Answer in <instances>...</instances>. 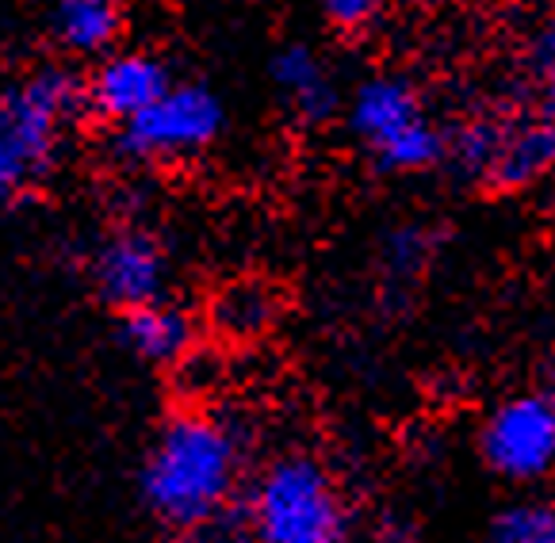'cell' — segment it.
Wrapping results in <instances>:
<instances>
[{
	"mask_svg": "<svg viewBox=\"0 0 555 543\" xmlns=\"http://www.w3.org/2000/svg\"><path fill=\"white\" fill-rule=\"evenodd\" d=\"M139 490L169 532L211 535L245 494V432L219 410H177L142 455Z\"/></svg>",
	"mask_w": 555,
	"mask_h": 543,
	"instance_id": "cell-1",
	"label": "cell"
},
{
	"mask_svg": "<svg viewBox=\"0 0 555 543\" xmlns=\"http://www.w3.org/2000/svg\"><path fill=\"white\" fill-rule=\"evenodd\" d=\"M81 115L85 77L69 65H39L0 89V207L31 195L54 172Z\"/></svg>",
	"mask_w": 555,
	"mask_h": 543,
	"instance_id": "cell-2",
	"label": "cell"
},
{
	"mask_svg": "<svg viewBox=\"0 0 555 543\" xmlns=\"http://www.w3.org/2000/svg\"><path fill=\"white\" fill-rule=\"evenodd\" d=\"M249 543H349L352 505L330 463L302 448L272 455L245 482Z\"/></svg>",
	"mask_w": 555,
	"mask_h": 543,
	"instance_id": "cell-3",
	"label": "cell"
},
{
	"mask_svg": "<svg viewBox=\"0 0 555 543\" xmlns=\"http://www.w3.org/2000/svg\"><path fill=\"white\" fill-rule=\"evenodd\" d=\"M352 139L384 172H429L449 161V130L402 74H372L345 104Z\"/></svg>",
	"mask_w": 555,
	"mask_h": 543,
	"instance_id": "cell-4",
	"label": "cell"
},
{
	"mask_svg": "<svg viewBox=\"0 0 555 543\" xmlns=\"http://www.w3.org/2000/svg\"><path fill=\"white\" fill-rule=\"evenodd\" d=\"M449 161L490 192H525L555 172V122L532 107L475 115L449 130Z\"/></svg>",
	"mask_w": 555,
	"mask_h": 543,
	"instance_id": "cell-5",
	"label": "cell"
},
{
	"mask_svg": "<svg viewBox=\"0 0 555 543\" xmlns=\"http://www.w3.org/2000/svg\"><path fill=\"white\" fill-rule=\"evenodd\" d=\"M227 130V104L204 81H177L157 104L115 127L112 150L131 165H184L204 157Z\"/></svg>",
	"mask_w": 555,
	"mask_h": 543,
	"instance_id": "cell-6",
	"label": "cell"
},
{
	"mask_svg": "<svg viewBox=\"0 0 555 543\" xmlns=\"http://www.w3.org/2000/svg\"><path fill=\"white\" fill-rule=\"evenodd\" d=\"M475 444L494 479L532 490L555 475V405L544 390H514L490 405Z\"/></svg>",
	"mask_w": 555,
	"mask_h": 543,
	"instance_id": "cell-7",
	"label": "cell"
},
{
	"mask_svg": "<svg viewBox=\"0 0 555 543\" xmlns=\"http://www.w3.org/2000/svg\"><path fill=\"white\" fill-rule=\"evenodd\" d=\"M169 249L154 230L139 222L107 230L89 257L92 287L119 314L169 299Z\"/></svg>",
	"mask_w": 555,
	"mask_h": 543,
	"instance_id": "cell-8",
	"label": "cell"
},
{
	"mask_svg": "<svg viewBox=\"0 0 555 543\" xmlns=\"http://www.w3.org/2000/svg\"><path fill=\"white\" fill-rule=\"evenodd\" d=\"M172 85L177 81H172V69L162 54L119 47L100 57L92 65V74L85 77V112L112 122V127H122L146 112L150 104H157Z\"/></svg>",
	"mask_w": 555,
	"mask_h": 543,
	"instance_id": "cell-9",
	"label": "cell"
},
{
	"mask_svg": "<svg viewBox=\"0 0 555 543\" xmlns=\"http://www.w3.org/2000/svg\"><path fill=\"white\" fill-rule=\"evenodd\" d=\"M269 81L292 119H299L302 127H322L341 112V89L334 81V69L307 42H284L272 50Z\"/></svg>",
	"mask_w": 555,
	"mask_h": 543,
	"instance_id": "cell-10",
	"label": "cell"
},
{
	"mask_svg": "<svg viewBox=\"0 0 555 543\" xmlns=\"http://www.w3.org/2000/svg\"><path fill=\"white\" fill-rule=\"evenodd\" d=\"M196 318L177 302L162 299L150 307L119 314V341L134 360L154 367H172L196 352Z\"/></svg>",
	"mask_w": 555,
	"mask_h": 543,
	"instance_id": "cell-11",
	"label": "cell"
},
{
	"mask_svg": "<svg viewBox=\"0 0 555 543\" xmlns=\"http://www.w3.org/2000/svg\"><path fill=\"white\" fill-rule=\"evenodd\" d=\"M47 27L57 50L100 62L104 54L119 50L127 0H50Z\"/></svg>",
	"mask_w": 555,
	"mask_h": 543,
	"instance_id": "cell-12",
	"label": "cell"
},
{
	"mask_svg": "<svg viewBox=\"0 0 555 543\" xmlns=\"http://www.w3.org/2000/svg\"><path fill=\"white\" fill-rule=\"evenodd\" d=\"M211 325L230 341H254L269 333L280 318V292L264 280H234L219 287L207 310Z\"/></svg>",
	"mask_w": 555,
	"mask_h": 543,
	"instance_id": "cell-13",
	"label": "cell"
},
{
	"mask_svg": "<svg viewBox=\"0 0 555 543\" xmlns=\"http://www.w3.org/2000/svg\"><path fill=\"white\" fill-rule=\"evenodd\" d=\"M482 543H555V497L521 494L502 505Z\"/></svg>",
	"mask_w": 555,
	"mask_h": 543,
	"instance_id": "cell-14",
	"label": "cell"
},
{
	"mask_svg": "<svg viewBox=\"0 0 555 543\" xmlns=\"http://www.w3.org/2000/svg\"><path fill=\"white\" fill-rule=\"evenodd\" d=\"M525 81L529 107L555 122V16H547L525 42Z\"/></svg>",
	"mask_w": 555,
	"mask_h": 543,
	"instance_id": "cell-15",
	"label": "cell"
},
{
	"mask_svg": "<svg viewBox=\"0 0 555 543\" xmlns=\"http://www.w3.org/2000/svg\"><path fill=\"white\" fill-rule=\"evenodd\" d=\"M425 257H429V237H425L422 230L402 227V230H395V234H387V242H384V268L391 272L395 280L414 276L417 268L425 264Z\"/></svg>",
	"mask_w": 555,
	"mask_h": 543,
	"instance_id": "cell-16",
	"label": "cell"
},
{
	"mask_svg": "<svg viewBox=\"0 0 555 543\" xmlns=\"http://www.w3.org/2000/svg\"><path fill=\"white\" fill-rule=\"evenodd\" d=\"M319 9L334 31L357 35L376 24L379 12H384V0H319Z\"/></svg>",
	"mask_w": 555,
	"mask_h": 543,
	"instance_id": "cell-17",
	"label": "cell"
},
{
	"mask_svg": "<svg viewBox=\"0 0 555 543\" xmlns=\"http://www.w3.org/2000/svg\"><path fill=\"white\" fill-rule=\"evenodd\" d=\"M540 390H544V395L552 398V405H555V364L547 367V375H544V387H540Z\"/></svg>",
	"mask_w": 555,
	"mask_h": 543,
	"instance_id": "cell-18",
	"label": "cell"
},
{
	"mask_svg": "<svg viewBox=\"0 0 555 543\" xmlns=\"http://www.w3.org/2000/svg\"><path fill=\"white\" fill-rule=\"evenodd\" d=\"M227 543H249V540H227Z\"/></svg>",
	"mask_w": 555,
	"mask_h": 543,
	"instance_id": "cell-19",
	"label": "cell"
}]
</instances>
